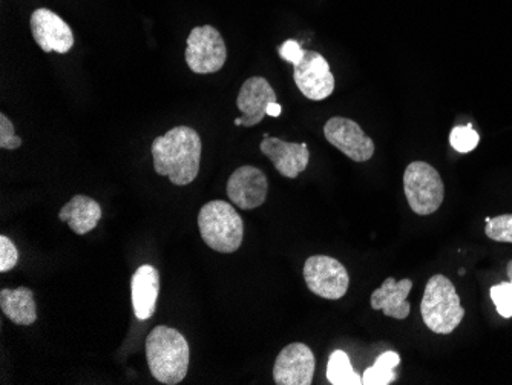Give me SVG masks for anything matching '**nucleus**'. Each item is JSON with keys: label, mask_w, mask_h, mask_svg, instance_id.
<instances>
[{"label": "nucleus", "mask_w": 512, "mask_h": 385, "mask_svg": "<svg viewBox=\"0 0 512 385\" xmlns=\"http://www.w3.org/2000/svg\"><path fill=\"white\" fill-rule=\"evenodd\" d=\"M227 60V48L220 31L211 25L197 27L188 37L186 62L195 74L218 73Z\"/></svg>", "instance_id": "7"}, {"label": "nucleus", "mask_w": 512, "mask_h": 385, "mask_svg": "<svg viewBox=\"0 0 512 385\" xmlns=\"http://www.w3.org/2000/svg\"><path fill=\"white\" fill-rule=\"evenodd\" d=\"M279 56L281 59L286 60V62L292 63L293 66L298 65L301 62L302 57L306 54V50H302L301 45H299L296 40H286V42L278 48Z\"/></svg>", "instance_id": "26"}, {"label": "nucleus", "mask_w": 512, "mask_h": 385, "mask_svg": "<svg viewBox=\"0 0 512 385\" xmlns=\"http://www.w3.org/2000/svg\"><path fill=\"white\" fill-rule=\"evenodd\" d=\"M316 358L306 344L292 343L284 347L273 366L276 385H310L315 376Z\"/></svg>", "instance_id": "10"}, {"label": "nucleus", "mask_w": 512, "mask_h": 385, "mask_svg": "<svg viewBox=\"0 0 512 385\" xmlns=\"http://www.w3.org/2000/svg\"><path fill=\"white\" fill-rule=\"evenodd\" d=\"M30 25L34 40L45 53L66 54L74 47L73 30L59 14L39 8L31 14Z\"/></svg>", "instance_id": "12"}, {"label": "nucleus", "mask_w": 512, "mask_h": 385, "mask_svg": "<svg viewBox=\"0 0 512 385\" xmlns=\"http://www.w3.org/2000/svg\"><path fill=\"white\" fill-rule=\"evenodd\" d=\"M158 292H160V274L151 264L138 267L132 275L131 293L132 309L137 320L146 321L157 309Z\"/></svg>", "instance_id": "15"}, {"label": "nucleus", "mask_w": 512, "mask_h": 385, "mask_svg": "<svg viewBox=\"0 0 512 385\" xmlns=\"http://www.w3.org/2000/svg\"><path fill=\"white\" fill-rule=\"evenodd\" d=\"M422 320L433 333L450 335L465 316L456 287L445 275H434L428 280L421 303Z\"/></svg>", "instance_id": "4"}, {"label": "nucleus", "mask_w": 512, "mask_h": 385, "mask_svg": "<svg viewBox=\"0 0 512 385\" xmlns=\"http://www.w3.org/2000/svg\"><path fill=\"white\" fill-rule=\"evenodd\" d=\"M146 359L158 382L175 385L188 375L191 350L178 330L157 326L146 339Z\"/></svg>", "instance_id": "2"}, {"label": "nucleus", "mask_w": 512, "mask_h": 385, "mask_svg": "<svg viewBox=\"0 0 512 385\" xmlns=\"http://www.w3.org/2000/svg\"><path fill=\"white\" fill-rule=\"evenodd\" d=\"M413 289V281H396L393 277L387 278L379 289L371 293V309L382 310L385 315L394 320H405L411 312L407 298Z\"/></svg>", "instance_id": "16"}, {"label": "nucleus", "mask_w": 512, "mask_h": 385, "mask_svg": "<svg viewBox=\"0 0 512 385\" xmlns=\"http://www.w3.org/2000/svg\"><path fill=\"white\" fill-rule=\"evenodd\" d=\"M404 191L411 211L421 217L439 211L444 203L445 185L436 168L427 162H413L404 172Z\"/></svg>", "instance_id": "5"}, {"label": "nucleus", "mask_w": 512, "mask_h": 385, "mask_svg": "<svg viewBox=\"0 0 512 385\" xmlns=\"http://www.w3.org/2000/svg\"><path fill=\"white\" fill-rule=\"evenodd\" d=\"M490 293L491 300L496 304L497 312H499L503 318H512V292L509 281L491 287Z\"/></svg>", "instance_id": "23"}, {"label": "nucleus", "mask_w": 512, "mask_h": 385, "mask_svg": "<svg viewBox=\"0 0 512 385\" xmlns=\"http://www.w3.org/2000/svg\"><path fill=\"white\" fill-rule=\"evenodd\" d=\"M324 135L330 145L335 146L353 162H368L375 155V142L353 120L333 117L325 123Z\"/></svg>", "instance_id": "9"}, {"label": "nucleus", "mask_w": 512, "mask_h": 385, "mask_svg": "<svg viewBox=\"0 0 512 385\" xmlns=\"http://www.w3.org/2000/svg\"><path fill=\"white\" fill-rule=\"evenodd\" d=\"M198 228L204 243L220 254H234L243 244V218L227 201L206 203L198 215Z\"/></svg>", "instance_id": "3"}, {"label": "nucleus", "mask_w": 512, "mask_h": 385, "mask_svg": "<svg viewBox=\"0 0 512 385\" xmlns=\"http://www.w3.org/2000/svg\"><path fill=\"white\" fill-rule=\"evenodd\" d=\"M281 111H283V108H281L278 102L270 103V105L267 106V116L279 117L281 116Z\"/></svg>", "instance_id": "27"}, {"label": "nucleus", "mask_w": 512, "mask_h": 385, "mask_svg": "<svg viewBox=\"0 0 512 385\" xmlns=\"http://www.w3.org/2000/svg\"><path fill=\"white\" fill-rule=\"evenodd\" d=\"M260 149L283 177L293 180L309 166L310 152L306 143L284 142L266 134Z\"/></svg>", "instance_id": "14"}, {"label": "nucleus", "mask_w": 512, "mask_h": 385, "mask_svg": "<svg viewBox=\"0 0 512 385\" xmlns=\"http://www.w3.org/2000/svg\"><path fill=\"white\" fill-rule=\"evenodd\" d=\"M293 80L307 99L321 102L335 91V77L322 54L306 51L298 65L293 66Z\"/></svg>", "instance_id": "8"}, {"label": "nucleus", "mask_w": 512, "mask_h": 385, "mask_svg": "<svg viewBox=\"0 0 512 385\" xmlns=\"http://www.w3.org/2000/svg\"><path fill=\"white\" fill-rule=\"evenodd\" d=\"M480 137L473 129V125L456 126L451 131L450 143L460 154H468L479 145Z\"/></svg>", "instance_id": "22"}, {"label": "nucleus", "mask_w": 512, "mask_h": 385, "mask_svg": "<svg viewBox=\"0 0 512 385\" xmlns=\"http://www.w3.org/2000/svg\"><path fill=\"white\" fill-rule=\"evenodd\" d=\"M401 364V356L396 352H385L376 359L370 369L365 370L362 376V384L365 385H388L398 378L394 369Z\"/></svg>", "instance_id": "19"}, {"label": "nucleus", "mask_w": 512, "mask_h": 385, "mask_svg": "<svg viewBox=\"0 0 512 385\" xmlns=\"http://www.w3.org/2000/svg\"><path fill=\"white\" fill-rule=\"evenodd\" d=\"M0 307L11 323L17 326H31L36 323L37 309L33 290L28 287L17 289H2L0 292Z\"/></svg>", "instance_id": "18"}, {"label": "nucleus", "mask_w": 512, "mask_h": 385, "mask_svg": "<svg viewBox=\"0 0 512 385\" xmlns=\"http://www.w3.org/2000/svg\"><path fill=\"white\" fill-rule=\"evenodd\" d=\"M275 102H278L276 93L267 79L250 77L241 86L237 97V106L243 116L235 119V125L246 128L258 125L267 116V106Z\"/></svg>", "instance_id": "13"}, {"label": "nucleus", "mask_w": 512, "mask_h": 385, "mask_svg": "<svg viewBox=\"0 0 512 385\" xmlns=\"http://www.w3.org/2000/svg\"><path fill=\"white\" fill-rule=\"evenodd\" d=\"M302 274L310 292L324 300H341L350 286V275L344 264L327 255L307 258Z\"/></svg>", "instance_id": "6"}, {"label": "nucleus", "mask_w": 512, "mask_h": 385, "mask_svg": "<svg viewBox=\"0 0 512 385\" xmlns=\"http://www.w3.org/2000/svg\"><path fill=\"white\" fill-rule=\"evenodd\" d=\"M269 192L266 174L255 166H241L227 181V197L243 211L264 205Z\"/></svg>", "instance_id": "11"}, {"label": "nucleus", "mask_w": 512, "mask_h": 385, "mask_svg": "<svg viewBox=\"0 0 512 385\" xmlns=\"http://www.w3.org/2000/svg\"><path fill=\"white\" fill-rule=\"evenodd\" d=\"M19 263V252L10 238L0 237V272H8Z\"/></svg>", "instance_id": "25"}, {"label": "nucleus", "mask_w": 512, "mask_h": 385, "mask_svg": "<svg viewBox=\"0 0 512 385\" xmlns=\"http://www.w3.org/2000/svg\"><path fill=\"white\" fill-rule=\"evenodd\" d=\"M506 272H508L509 286H511V292H512V260L509 261L508 267H506Z\"/></svg>", "instance_id": "28"}, {"label": "nucleus", "mask_w": 512, "mask_h": 385, "mask_svg": "<svg viewBox=\"0 0 512 385\" xmlns=\"http://www.w3.org/2000/svg\"><path fill=\"white\" fill-rule=\"evenodd\" d=\"M154 169L175 186H188L200 172L201 137L194 128L175 126L152 143Z\"/></svg>", "instance_id": "1"}, {"label": "nucleus", "mask_w": 512, "mask_h": 385, "mask_svg": "<svg viewBox=\"0 0 512 385\" xmlns=\"http://www.w3.org/2000/svg\"><path fill=\"white\" fill-rule=\"evenodd\" d=\"M59 218L68 223L69 229L77 235H85L96 229L102 218V208L94 198L86 195H74L71 200L60 209Z\"/></svg>", "instance_id": "17"}, {"label": "nucleus", "mask_w": 512, "mask_h": 385, "mask_svg": "<svg viewBox=\"0 0 512 385\" xmlns=\"http://www.w3.org/2000/svg\"><path fill=\"white\" fill-rule=\"evenodd\" d=\"M327 378L333 385H359L362 378L353 370L352 362L344 350H335L327 364Z\"/></svg>", "instance_id": "20"}, {"label": "nucleus", "mask_w": 512, "mask_h": 385, "mask_svg": "<svg viewBox=\"0 0 512 385\" xmlns=\"http://www.w3.org/2000/svg\"><path fill=\"white\" fill-rule=\"evenodd\" d=\"M20 146H22V139L14 131L13 122L5 114H0V148L14 151Z\"/></svg>", "instance_id": "24"}, {"label": "nucleus", "mask_w": 512, "mask_h": 385, "mask_svg": "<svg viewBox=\"0 0 512 385\" xmlns=\"http://www.w3.org/2000/svg\"><path fill=\"white\" fill-rule=\"evenodd\" d=\"M486 237L497 243L512 244V214L499 215L496 218H486Z\"/></svg>", "instance_id": "21"}]
</instances>
